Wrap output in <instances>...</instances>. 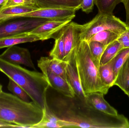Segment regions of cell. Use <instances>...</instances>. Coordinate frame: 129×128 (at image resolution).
<instances>
[{"instance_id":"8fae6325","label":"cell","mask_w":129,"mask_h":128,"mask_svg":"<svg viewBox=\"0 0 129 128\" xmlns=\"http://www.w3.org/2000/svg\"><path fill=\"white\" fill-rule=\"evenodd\" d=\"M81 26L82 25L71 22L62 28L65 54L64 61L81 41Z\"/></svg>"},{"instance_id":"836d02e7","label":"cell","mask_w":129,"mask_h":128,"mask_svg":"<svg viewBox=\"0 0 129 128\" xmlns=\"http://www.w3.org/2000/svg\"><path fill=\"white\" fill-rule=\"evenodd\" d=\"M8 0H0V10Z\"/></svg>"},{"instance_id":"3957f363","label":"cell","mask_w":129,"mask_h":128,"mask_svg":"<svg viewBox=\"0 0 129 128\" xmlns=\"http://www.w3.org/2000/svg\"><path fill=\"white\" fill-rule=\"evenodd\" d=\"M43 115V110L33 101L26 102L3 91L0 93V120L17 125L19 128H32Z\"/></svg>"},{"instance_id":"44dd1931","label":"cell","mask_w":129,"mask_h":128,"mask_svg":"<svg viewBox=\"0 0 129 128\" xmlns=\"http://www.w3.org/2000/svg\"><path fill=\"white\" fill-rule=\"evenodd\" d=\"M122 49V44L117 40L108 45L101 58L100 65L105 64L112 60Z\"/></svg>"},{"instance_id":"9c48e42d","label":"cell","mask_w":129,"mask_h":128,"mask_svg":"<svg viewBox=\"0 0 129 128\" xmlns=\"http://www.w3.org/2000/svg\"><path fill=\"white\" fill-rule=\"evenodd\" d=\"M0 58L9 63L16 65H23L36 70L29 50L26 48L12 46L0 55Z\"/></svg>"},{"instance_id":"9a60e30c","label":"cell","mask_w":129,"mask_h":128,"mask_svg":"<svg viewBox=\"0 0 129 128\" xmlns=\"http://www.w3.org/2000/svg\"><path fill=\"white\" fill-rule=\"evenodd\" d=\"M104 95L100 92H92L87 94V101L94 108L101 112L110 115H118L117 110L105 100Z\"/></svg>"},{"instance_id":"7c38bea8","label":"cell","mask_w":129,"mask_h":128,"mask_svg":"<svg viewBox=\"0 0 129 128\" xmlns=\"http://www.w3.org/2000/svg\"><path fill=\"white\" fill-rule=\"evenodd\" d=\"M38 65L42 72L50 71L67 81L66 75L67 62L66 61L48 57H41L38 61Z\"/></svg>"},{"instance_id":"d6986e66","label":"cell","mask_w":129,"mask_h":128,"mask_svg":"<svg viewBox=\"0 0 129 128\" xmlns=\"http://www.w3.org/2000/svg\"><path fill=\"white\" fill-rule=\"evenodd\" d=\"M113 59L105 64L100 65L99 70L102 82L111 88L114 86L116 77L113 70Z\"/></svg>"},{"instance_id":"4316f807","label":"cell","mask_w":129,"mask_h":128,"mask_svg":"<svg viewBox=\"0 0 129 128\" xmlns=\"http://www.w3.org/2000/svg\"><path fill=\"white\" fill-rule=\"evenodd\" d=\"M39 8L35 6H17L8 8L0 11V14L10 15H20L27 13Z\"/></svg>"},{"instance_id":"2e32d148","label":"cell","mask_w":129,"mask_h":128,"mask_svg":"<svg viewBox=\"0 0 129 128\" xmlns=\"http://www.w3.org/2000/svg\"><path fill=\"white\" fill-rule=\"evenodd\" d=\"M39 40H41L39 37L29 32L17 34L0 38V49Z\"/></svg>"},{"instance_id":"5b68a950","label":"cell","mask_w":129,"mask_h":128,"mask_svg":"<svg viewBox=\"0 0 129 128\" xmlns=\"http://www.w3.org/2000/svg\"><path fill=\"white\" fill-rule=\"evenodd\" d=\"M129 28L126 22L113 14L98 13L91 20L82 25L80 40L88 42L93 35L104 30L111 31L120 36Z\"/></svg>"},{"instance_id":"e0dca14e","label":"cell","mask_w":129,"mask_h":128,"mask_svg":"<svg viewBox=\"0 0 129 128\" xmlns=\"http://www.w3.org/2000/svg\"><path fill=\"white\" fill-rule=\"evenodd\" d=\"M37 7L39 8H64L80 9L79 0H35Z\"/></svg>"},{"instance_id":"52a82bcc","label":"cell","mask_w":129,"mask_h":128,"mask_svg":"<svg viewBox=\"0 0 129 128\" xmlns=\"http://www.w3.org/2000/svg\"><path fill=\"white\" fill-rule=\"evenodd\" d=\"M76 48L73 50L64 60L67 62L66 68L67 80L73 89L75 95L81 100L88 102L86 94L82 88L78 72L76 58Z\"/></svg>"},{"instance_id":"e575fe53","label":"cell","mask_w":129,"mask_h":128,"mask_svg":"<svg viewBox=\"0 0 129 128\" xmlns=\"http://www.w3.org/2000/svg\"><path fill=\"white\" fill-rule=\"evenodd\" d=\"M2 91V86L1 84H0V93Z\"/></svg>"},{"instance_id":"8d00e7d4","label":"cell","mask_w":129,"mask_h":128,"mask_svg":"<svg viewBox=\"0 0 129 128\" xmlns=\"http://www.w3.org/2000/svg\"><path fill=\"white\" fill-rule=\"evenodd\" d=\"M128 97H129V96H128Z\"/></svg>"},{"instance_id":"277c9868","label":"cell","mask_w":129,"mask_h":128,"mask_svg":"<svg viewBox=\"0 0 129 128\" xmlns=\"http://www.w3.org/2000/svg\"><path fill=\"white\" fill-rule=\"evenodd\" d=\"M77 64L81 85L86 94L100 92L106 94L110 87L104 84L99 70L92 60L88 43L81 40L76 49Z\"/></svg>"},{"instance_id":"30bf717a","label":"cell","mask_w":129,"mask_h":128,"mask_svg":"<svg viewBox=\"0 0 129 128\" xmlns=\"http://www.w3.org/2000/svg\"><path fill=\"white\" fill-rule=\"evenodd\" d=\"M72 20H48L34 29L29 33L39 37L40 40H46L55 38L60 31Z\"/></svg>"},{"instance_id":"ffe728a7","label":"cell","mask_w":129,"mask_h":128,"mask_svg":"<svg viewBox=\"0 0 129 128\" xmlns=\"http://www.w3.org/2000/svg\"><path fill=\"white\" fill-rule=\"evenodd\" d=\"M55 43L50 53V56L52 58L64 61V54L63 33L62 29L57 34L55 38Z\"/></svg>"},{"instance_id":"ba28073f","label":"cell","mask_w":129,"mask_h":128,"mask_svg":"<svg viewBox=\"0 0 129 128\" xmlns=\"http://www.w3.org/2000/svg\"><path fill=\"white\" fill-rule=\"evenodd\" d=\"M77 10L56 8H39L27 13L20 14L22 18H41L50 20H73Z\"/></svg>"},{"instance_id":"d6a6232c","label":"cell","mask_w":129,"mask_h":128,"mask_svg":"<svg viewBox=\"0 0 129 128\" xmlns=\"http://www.w3.org/2000/svg\"><path fill=\"white\" fill-rule=\"evenodd\" d=\"M0 127L19 128L17 125L0 120Z\"/></svg>"},{"instance_id":"1f68e13d","label":"cell","mask_w":129,"mask_h":128,"mask_svg":"<svg viewBox=\"0 0 129 128\" xmlns=\"http://www.w3.org/2000/svg\"><path fill=\"white\" fill-rule=\"evenodd\" d=\"M126 11V23L129 27V0H122Z\"/></svg>"},{"instance_id":"d590c367","label":"cell","mask_w":129,"mask_h":128,"mask_svg":"<svg viewBox=\"0 0 129 128\" xmlns=\"http://www.w3.org/2000/svg\"><path fill=\"white\" fill-rule=\"evenodd\" d=\"M80 2V3H82V0H79Z\"/></svg>"},{"instance_id":"7402d4cb","label":"cell","mask_w":129,"mask_h":128,"mask_svg":"<svg viewBox=\"0 0 129 128\" xmlns=\"http://www.w3.org/2000/svg\"><path fill=\"white\" fill-rule=\"evenodd\" d=\"M88 43L92 60L95 67L99 69L100 67L101 58L107 46L98 41H91Z\"/></svg>"},{"instance_id":"cb8c5ba5","label":"cell","mask_w":129,"mask_h":128,"mask_svg":"<svg viewBox=\"0 0 129 128\" xmlns=\"http://www.w3.org/2000/svg\"><path fill=\"white\" fill-rule=\"evenodd\" d=\"M120 3L122 0H94V4L101 14H113L115 8Z\"/></svg>"},{"instance_id":"484cf974","label":"cell","mask_w":129,"mask_h":128,"mask_svg":"<svg viewBox=\"0 0 129 128\" xmlns=\"http://www.w3.org/2000/svg\"><path fill=\"white\" fill-rule=\"evenodd\" d=\"M9 79L8 85V89L9 91L22 100L27 102H30L31 98L25 91L13 80Z\"/></svg>"},{"instance_id":"d4e9b609","label":"cell","mask_w":129,"mask_h":128,"mask_svg":"<svg viewBox=\"0 0 129 128\" xmlns=\"http://www.w3.org/2000/svg\"><path fill=\"white\" fill-rule=\"evenodd\" d=\"M129 57V48H123L113 59V70L116 78L120 69Z\"/></svg>"},{"instance_id":"603a6c76","label":"cell","mask_w":129,"mask_h":128,"mask_svg":"<svg viewBox=\"0 0 129 128\" xmlns=\"http://www.w3.org/2000/svg\"><path fill=\"white\" fill-rule=\"evenodd\" d=\"M119 37V35L111 31L104 30L93 35L88 42L91 41H98L107 46L112 42L117 40Z\"/></svg>"},{"instance_id":"4dcf8cb0","label":"cell","mask_w":129,"mask_h":128,"mask_svg":"<svg viewBox=\"0 0 129 128\" xmlns=\"http://www.w3.org/2000/svg\"><path fill=\"white\" fill-rule=\"evenodd\" d=\"M20 18V15H10L0 14V24L8 20Z\"/></svg>"},{"instance_id":"83f0119b","label":"cell","mask_w":129,"mask_h":128,"mask_svg":"<svg viewBox=\"0 0 129 128\" xmlns=\"http://www.w3.org/2000/svg\"><path fill=\"white\" fill-rule=\"evenodd\" d=\"M17 6H35L37 7L35 0H8L2 6L0 10V11L8 8Z\"/></svg>"},{"instance_id":"6da1fadb","label":"cell","mask_w":129,"mask_h":128,"mask_svg":"<svg viewBox=\"0 0 129 128\" xmlns=\"http://www.w3.org/2000/svg\"><path fill=\"white\" fill-rule=\"evenodd\" d=\"M47 104L51 112L71 124L72 127L129 128L128 120L123 115L102 112L76 95L53 97Z\"/></svg>"},{"instance_id":"5bb4252c","label":"cell","mask_w":129,"mask_h":128,"mask_svg":"<svg viewBox=\"0 0 129 128\" xmlns=\"http://www.w3.org/2000/svg\"><path fill=\"white\" fill-rule=\"evenodd\" d=\"M43 111L44 115L41 121L32 128L72 127L71 124L60 119L51 112L48 105Z\"/></svg>"},{"instance_id":"f1b7e54d","label":"cell","mask_w":129,"mask_h":128,"mask_svg":"<svg viewBox=\"0 0 129 128\" xmlns=\"http://www.w3.org/2000/svg\"><path fill=\"white\" fill-rule=\"evenodd\" d=\"M94 4V0H82L80 9L83 12L89 14L92 12Z\"/></svg>"},{"instance_id":"4fadbf2b","label":"cell","mask_w":129,"mask_h":128,"mask_svg":"<svg viewBox=\"0 0 129 128\" xmlns=\"http://www.w3.org/2000/svg\"><path fill=\"white\" fill-rule=\"evenodd\" d=\"M42 73L47 77L50 86L65 97H75V95L73 89L67 81L50 71H45Z\"/></svg>"},{"instance_id":"f546056e","label":"cell","mask_w":129,"mask_h":128,"mask_svg":"<svg viewBox=\"0 0 129 128\" xmlns=\"http://www.w3.org/2000/svg\"><path fill=\"white\" fill-rule=\"evenodd\" d=\"M117 40L122 44L123 48H129V28L120 35Z\"/></svg>"},{"instance_id":"ac0fdd59","label":"cell","mask_w":129,"mask_h":128,"mask_svg":"<svg viewBox=\"0 0 129 128\" xmlns=\"http://www.w3.org/2000/svg\"><path fill=\"white\" fill-rule=\"evenodd\" d=\"M114 85L119 87L126 94L129 96V57L119 70Z\"/></svg>"},{"instance_id":"8992f818","label":"cell","mask_w":129,"mask_h":128,"mask_svg":"<svg viewBox=\"0 0 129 128\" xmlns=\"http://www.w3.org/2000/svg\"><path fill=\"white\" fill-rule=\"evenodd\" d=\"M26 19L6 21L0 24V38L17 34L29 32L49 20L28 18Z\"/></svg>"},{"instance_id":"7a4b0ae2","label":"cell","mask_w":129,"mask_h":128,"mask_svg":"<svg viewBox=\"0 0 129 128\" xmlns=\"http://www.w3.org/2000/svg\"><path fill=\"white\" fill-rule=\"evenodd\" d=\"M0 71L20 86L34 103L42 109L45 108L48 104L47 92L50 86L43 73L29 70L1 58Z\"/></svg>"}]
</instances>
